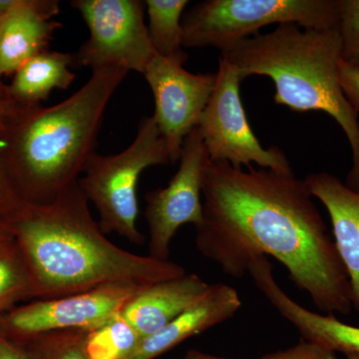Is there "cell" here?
Here are the masks:
<instances>
[{"label":"cell","instance_id":"obj_1","mask_svg":"<svg viewBox=\"0 0 359 359\" xmlns=\"http://www.w3.org/2000/svg\"><path fill=\"white\" fill-rule=\"evenodd\" d=\"M311 198L294 174L210 161L196 247L235 278L248 273L252 257H273L320 311L351 313L348 276Z\"/></svg>","mask_w":359,"mask_h":359},{"label":"cell","instance_id":"obj_2","mask_svg":"<svg viewBox=\"0 0 359 359\" xmlns=\"http://www.w3.org/2000/svg\"><path fill=\"white\" fill-rule=\"evenodd\" d=\"M13 224L32 271L35 299L116 283L151 285L187 273L174 262L139 256L110 242L78 183L47 204L28 203Z\"/></svg>","mask_w":359,"mask_h":359},{"label":"cell","instance_id":"obj_3","mask_svg":"<svg viewBox=\"0 0 359 359\" xmlns=\"http://www.w3.org/2000/svg\"><path fill=\"white\" fill-rule=\"evenodd\" d=\"M129 71L92 70L88 81L62 102L21 108L0 152L26 202L47 204L78 183L95 153L104 114Z\"/></svg>","mask_w":359,"mask_h":359},{"label":"cell","instance_id":"obj_4","mask_svg":"<svg viewBox=\"0 0 359 359\" xmlns=\"http://www.w3.org/2000/svg\"><path fill=\"white\" fill-rule=\"evenodd\" d=\"M221 57L237 68L242 80L252 75L271 78L278 105L295 112L323 111L332 116L346 135L353 153V166L344 184L359 193L358 114L340 86L339 28L302 30L297 25H282L224 49Z\"/></svg>","mask_w":359,"mask_h":359},{"label":"cell","instance_id":"obj_5","mask_svg":"<svg viewBox=\"0 0 359 359\" xmlns=\"http://www.w3.org/2000/svg\"><path fill=\"white\" fill-rule=\"evenodd\" d=\"M168 164L167 145L153 116L142 120L136 138L119 154L90 157L78 185L95 205L105 235L116 233L138 245L145 243L137 226L139 179L147 168Z\"/></svg>","mask_w":359,"mask_h":359},{"label":"cell","instance_id":"obj_6","mask_svg":"<svg viewBox=\"0 0 359 359\" xmlns=\"http://www.w3.org/2000/svg\"><path fill=\"white\" fill-rule=\"evenodd\" d=\"M275 23L337 29L339 0H207L184 14L183 46L223 51Z\"/></svg>","mask_w":359,"mask_h":359},{"label":"cell","instance_id":"obj_7","mask_svg":"<svg viewBox=\"0 0 359 359\" xmlns=\"http://www.w3.org/2000/svg\"><path fill=\"white\" fill-rule=\"evenodd\" d=\"M242 78L235 66L219 58L216 84L199 126L212 162H228L235 168L250 167L292 175L285 153L278 147L264 149L250 128L241 98Z\"/></svg>","mask_w":359,"mask_h":359},{"label":"cell","instance_id":"obj_8","mask_svg":"<svg viewBox=\"0 0 359 359\" xmlns=\"http://www.w3.org/2000/svg\"><path fill=\"white\" fill-rule=\"evenodd\" d=\"M90 36L74 54V65L120 67L144 75L156 55L144 21L146 2L141 0H74Z\"/></svg>","mask_w":359,"mask_h":359},{"label":"cell","instance_id":"obj_9","mask_svg":"<svg viewBox=\"0 0 359 359\" xmlns=\"http://www.w3.org/2000/svg\"><path fill=\"white\" fill-rule=\"evenodd\" d=\"M146 287L116 283L56 299H36L0 316V332L11 339L57 330L91 332L121 314Z\"/></svg>","mask_w":359,"mask_h":359},{"label":"cell","instance_id":"obj_10","mask_svg":"<svg viewBox=\"0 0 359 359\" xmlns=\"http://www.w3.org/2000/svg\"><path fill=\"white\" fill-rule=\"evenodd\" d=\"M180 160L169 185L146 196L148 256L158 261H170L172 238L183 224H193L197 229L204 222L203 184L210 158L198 127L184 142Z\"/></svg>","mask_w":359,"mask_h":359},{"label":"cell","instance_id":"obj_11","mask_svg":"<svg viewBox=\"0 0 359 359\" xmlns=\"http://www.w3.org/2000/svg\"><path fill=\"white\" fill-rule=\"evenodd\" d=\"M181 61L156 54L144 73L155 99L156 123L159 128L171 164L181 159L184 142L199 126L209 103L216 74H194Z\"/></svg>","mask_w":359,"mask_h":359},{"label":"cell","instance_id":"obj_12","mask_svg":"<svg viewBox=\"0 0 359 359\" xmlns=\"http://www.w3.org/2000/svg\"><path fill=\"white\" fill-rule=\"evenodd\" d=\"M248 273L252 282L285 320L297 328L302 339L334 351L359 354V327L344 323L334 314L316 313L294 301L276 283L273 264L266 256L250 259Z\"/></svg>","mask_w":359,"mask_h":359},{"label":"cell","instance_id":"obj_13","mask_svg":"<svg viewBox=\"0 0 359 359\" xmlns=\"http://www.w3.org/2000/svg\"><path fill=\"white\" fill-rule=\"evenodd\" d=\"M56 0H15L13 8L0 16V75H13L29 59L47 51L61 23Z\"/></svg>","mask_w":359,"mask_h":359},{"label":"cell","instance_id":"obj_14","mask_svg":"<svg viewBox=\"0 0 359 359\" xmlns=\"http://www.w3.org/2000/svg\"><path fill=\"white\" fill-rule=\"evenodd\" d=\"M304 183L330 215L335 248L348 276L353 309L359 313V193L325 172L308 175Z\"/></svg>","mask_w":359,"mask_h":359},{"label":"cell","instance_id":"obj_15","mask_svg":"<svg viewBox=\"0 0 359 359\" xmlns=\"http://www.w3.org/2000/svg\"><path fill=\"white\" fill-rule=\"evenodd\" d=\"M242 306L238 290L226 283L209 285L198 301L166 327L142 339L130 359H155L182 342L233 318Z\"/></svg>","mask_w":359,"mask_h":359},{"label":"cell","instance_id":"obj_16","mask_svg":"<svg viewBox=\"0 0 359 359\" xmlns=\"http://www.w3.org/2000/svg\"><path fill=\"white\" fill-rule=\"evenodd\" d=\"M208 287L199 276L186 273L146 287L127 304L121 314L144 339L199 301Z\"/></svg>","mask_w":359,"mask_h":359},{"label":"cell","instance_id":"obj_17","mask_svg":"<svg viewBox=\"0 0 359 359\" xmlns=\"http://www.w3.org/2000/svg\"><path fill=\"white\" fill-rule=\"evenodd\" d=\"M74 54L44 51L21 66L14 73L8 97L20 107H37L48 99L54 89H67L76 78L71 71Z\"/></svg>","mask_w":359,"mask_h":359},{"label":"cell","instance_id":"obj_18","mask_svg":"<svg viewBox=\"0 0 359 359\" xmlns=\"http://www.w3.org/2000/svg\"><path fill=\"white\" fill-rule=\"evenodd\" d=\"M148 32L158 55L185 63L188 55L183 46L184 9L187 0H147Z\"/></svg>","mask_w":359,"mask_h":359},{"label":"cell","instance_id":"obj_19","mask_svg":"<svg viewBox=\"0 0 359 359\" xmlns=\"http://www.w3.org/2000/svg\"><path fill=\"white\" fill-rule=\"evenodd\" d=\"M34 282L16 241L0 249V316L15 304L34 299Z\"/></svg>","mask_w":359,"mask_h":359},{"label":"cell","instance_id":"obj_20","mask_svg":"<svg viewBox=\"0 0 359 359\" xmlns=\"http://www.w3.org/2000/svg\"><path fill=\"white\" fill-rule=\"evenodd\" d=\"M142 339L137 330L119 314L102 327L87 332L85 351L89 359H130Z\"/></svg>","mask_w":359,"mask_h":359},{"label":"cell","instance_id":"obj_21","mask_svg":"<svg viewBox=\"0 0 359 359\" xmlns=\"http://www.w3.org/2000/svg\"><path fill=\"white\" fill-rule=\"evenodd\" d=\"M86 334L85 330H57L13 340L29 359H89Z\"/></svg>","mask_w":359,"mask_h":359},{"label":"cell","instance_id":"obj_22","mask_svg":"<svg viewBox=\"0 0 359 359\" xmlns=\"http://www.w3.org/2000/svg\"><path fill=\"white\" fill-rule=\"evenodd\" d=\"M340 56L359 67V0H339Z\"/></svg>","mask_w":359,"mask_h":359},{"label":"cell","instance_id":"obj_23","mask_svg":"<svg viewBox=\"0 0 359 359\" xmlns=\"http://www.w3.org/2000/svg\"><path fill=\"white\" fill-rule=\"evenodd\" d=\"M27 204L14 184L0 152V218L13 221Z\"/></svg>","mask_w":359,"mask_h":359},{"label":"cell","instance_id":"obj_24","mask_svg":"<svg viewBox=\"0 0 359 359\" xmlns=\"http://www.w3.org/2000/svg\"><path fill=\"white\" fill-rule=\"evenodd\" d=\"M257 359H337V353L320 344L301 339L294 346L283 351L262 355Z\"/></svg>","mask_w":359,"mask_h":359},{"label":"cell","instance_id":"obj_25","mask_svg":"<svg viewBox=\"0 0 359 359\" xmlns=\"http://www.w3.org/2000/svg\"><path fill=\"white\" fill-rule=\"evenodd\" d=\"M339 77L344 96L359 114V67L340 59Z\"/></svg>","mask_w":359,"mask_h":359},{"label":"cell","instance_id":"obj_26","mask_svg":"<svg viewBox=\"0 0 359 359\" xmlns=\"http://www.w3.org/2000/svg\"><path fill=\"white\" fill-rule=\"evenodd\" d=\"M20 108L11 99L0 101V140L8 132L11 123L20 112Z\"/></svg>","mask_w":359,"mask_h":359},{"label":"cell","instance_id":"obj_27","mask_svg":"<svg viewBox=\"0 0 359 359\" xmlns=\"http://www.w3.org/2000/svg\"><path fill=\"white\" fill-rule=\"evenodd\" d=\"M0 359H29L18 344L0 332Z\"/></svg>","mask_w":359,"mask_h":359},{"label":"cell","instance_id":"obj_28","mask_svg":"<svg viewBox=\"0 0 359 359\" xmlns=\"http://www.w3.org/2000/svg\"><path fill=\"white\" fill-rule=\"evenodd\" d=\"M15 241L13 221L0 218V249Z\"/></svg>","mask_w":359,"mask_h":359},{"label":"cell","instance_id":"obj_29","mask_svg":"<svg viewBox=\"0 0 359 359\" xmlns=\"http://www.w3.org/2000/svg\"><path fill=\"white\" fill-rule=\"evenodd\" d=\"M182 359H230L226 358H219V356L212 355V354L205 353L203 351H198V349H189L185 354H184Z\"/></svg>","mask_w":359,"mask_h":359},{"label":"cell","instance_id":"obj_30","mask_svg":"<svg viewBox=\"0 0 359 359\" xmlns=\"http://www.w3.org/2000/svg\"><path fill=\"white\" fill-rule=\"evenodd\" d=\"M0 78H1V75H0ZM7 99H9L7 86L4 85L1 82V79H0V101L7 100Z\"/></svg>","mask_w":359,"mask_h":359},{"label":"cell","instance_id":"obj_31","mask_svg":"<svg viewBox=\"0 0 359 359\" xmlns=\"http://www.w3.org/2000/svg\"><path fill=\"white\" fill-rule=\"evenodd\" d=\"M346 359H359V354H349L346 355Z\"/></svg>","mask_w":359,"mask_h":359}]
</instances>
